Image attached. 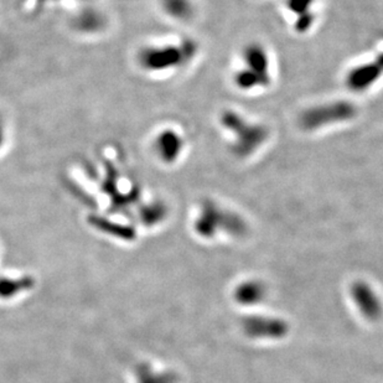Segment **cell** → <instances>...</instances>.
<instances>
[{
  "label": "cell",
  "instance_id": "7a4b0ae2",
  "mask_svg": "<svg viewBox=\"0 0 383 383\" xmlns=\"http://www.w3.org/2000/svg\"><path fill=\"white\" fill-rule=\"evenodd\" d=\"M222 123L234 135H237L235 149L240 154L247 155L252 153L267 138V132L263 127L249 125L248 122L242 120V117L234 112H226L222 115Z\"/></svg>",
  "mask_w": 383,
  "mask_h": 383
},
{
  "label": "cell",
  "instance_id": "5b68a950",
  "mask_svg": "<svg viewBox=\"0 0 383 383\" xmlns=\"http://www.w3.org/2000/svg\"><path fill=\"white\" fill-rule=\"evenodd\" d=\"M182 140L173 130H165L159 135L154 143V150L164 163H173L182 152Z\"/></svg>",
  "mask_w": 383,
  "mask_h": 383
},
{
  "label": "cell",
  "instance_id": "8992f818",
  "mask_svg": "<svg viewBox=\"0 0 383 383\" xmlns=\"http://www.w3.org/2000/svg\"><path fill=\"white\" fill-rule=\"evenodd\" d=\"M314 3V0H289V8L294 13L303 15L300 20L305 19L313 21L312 15L309 14V6Z\"/></svg>",
  "mask_w": 383,
  "mask_h": 383
},
{
  "label": "cell",
  "instance_id": "277c9868",
  "mask_svg": "<svg viewBox=\"0 0 383 383\" xmlns=\"http://www.w3.org/2000/svg\"><path fill=\"white\" fill-rule=\"evenodd\" d=\"M355 110L352 105L346 102H335L330 105L316 107L315 110L305 112L302 117V125L307 130H315L324 125L337 123L354 117Z\"/></svg>",
  "mask_w": 383,
  "mask_h": 383
},
{
  "label": "cell",
  "instance_id": "3957f363",
  "mask_svg": "<svg viewBox=\"0 0 383 383\" xmlns=\"http://www.w3.org/2000/svg\"><path fill=\"white\" fill-rule=\"evenodd\" d=\"M187 45L184 46H152L144 50L140 55V60L144 68L152 71H162L168 68L179 66L187 61L189 56ZM145 68V70H147Z\"/></svg>",
  "mask_w": 383,
  "mask_h": 383
},
{
  "label": "cell",
  "instance_id": "6da1fadb",
  "mask_svg": "<svg viewBox=\"0 0 383 383\" xmlns=\"http://www.w3.org/2000/svg\"><path fill=\"white\" fill-rule=\"evenodd\" d=\"M244 68L236 75L237 86L242 90H252L269 82L268 55L262 46L251 45L244 50Z\"/></svg>",
  "mask_w": 383,
  "mask_h": 383
}]
</instances>
